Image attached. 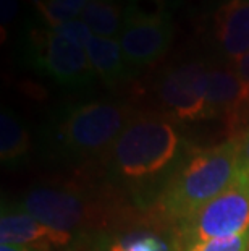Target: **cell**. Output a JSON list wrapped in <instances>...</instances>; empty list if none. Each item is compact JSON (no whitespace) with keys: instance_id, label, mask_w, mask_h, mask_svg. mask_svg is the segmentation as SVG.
<instances>
[{"instance_id":"obj_24","label":"cell","mask_w":249,"mask_h":251,"mask_svg":"<svg viewBox=\"0 0 249 251\" xmlns=\"http://www.w3.org/2000/svg\"><path fill=\"white\" fill-rule=\"evenodd\" d=\"M246 251H249V250H246Z\"/></svg>"},{"instance_id":"obj_17","label":"cell","mask_w":249,"mask_h":251,"mask_svg":"<svg viewBox=\"0 0 249 251\" xmlns=\"http://www.w3.org/2000/svg\"><path fill=\"white\" fill-rule=\"evenodd\" d=\"M249 250V233L228 238H215L191 243L184 251H246Z\"/></svg>"},{"instance_id":"obj_2","label":"cell","mask_w":249,"mask_h":251,"mask_svg":"<svg viewBox=\"0 0 249 251\" xmlns=\"http://www.w3.org/2000/svg\"><path fill=\"white\" fill-rule=\"evenodd\" d=\"M180 143L172 122L157 115H136L109 149L110 167L123 180L152 178L175 161Z\"/></svg>"},{"instance_id":"obj_5","label":"cell","mask_w":249,"mask_h":251,"mask_svg":"<svg viewBox=\"0 0 249 251\" xmlns=\"http://www.w3.org/2000/svg\"><path fill=\"white\" fill-rule=\"evenodd\" d=\"M209 67L188 62L168 70L158 81V99L175 119L194 122L207 119Z\"/></svg>"},{"instance_id":"obj_23","label":"cell","mask_w":249,"mask_h":251,"mask_svg":"<svg viewBox=\"0 0 249 251\" xmlns=\"http://www.w3.org/2000/svg\"><path fill=\"white\" fill-rule=\"evenodd\" d=\"M156 2L163 3L168 10H170V8H175V7H177V5L180 3V0H156Z\"/></svg>"},{"instance_id":"obj_18","label":"cell","mask_w":249,"mask_h":251,"mask_svg":"<svg viewBox=\"0 0 249 251\" xmlns=\"http://www.w3.org/2000/svg\"><path fill=\"white\" fill-rule=\"evenodd\" d=\"M52 29H54L55 33L62 34L63 37H67V39L73 41L75 44L84 47V49H86L88 42L91 41V37H92L91 29H89L88 25L79 18L67 21V23H62V25L55 26V28H52Z\"/></svg>"},{"instance_id":"obj_20","label":"cell","mask_w":249,"mask_h":251,"mask_svg":"<svg viewBox=\"0 0 249 251\" xmlns=\"http://www.w3.org/2000/svg\"><path fill=\"white\" fill-rule=\"evenodd\" d=\"M233 72L236 73V76L241 83L245 105H249V52L233 62Z\"/></svg>"},{"instance_id":"obj_1","label":"cell","mask_w":249,"mask_h":251,"mask_svg":"<svg viewBox=\"0 0 249 251\" xmlns=\"http://www.w3.org/2000/svg\"><path fill=\"white\" fill-rule=\"evenodd\" d=\"M238 180L236 140L203 149L175 174L157 201V214L184 222Z\"/></svg>"},{"instance_id":"obj_22","label":"cell","mask_w":249,"mask_h":251,"mask_svg":"<svg viewBox=\"0 0 249 251\" xmlns=\"http://www.w3.org/2000/svg\"><path fill=\"white\" fill-rule=\"evenodd\" d=\"M0 251H36V250L28 247H20V245H2Z\"/></svg>"},{"instance_id":"obj_4","label":"cell","mask_w":249,"mask_h":251,"mask_svg":"<svg viewBox=\"0 0 249 251\" xmlns=\"http://www.w3.org/2000/svg\"><path fill=\"white\" fill-rule=\"evenodd\" d=\"M188 243L249 233V185L238 178L224 193L181 222Z\"/></svg>"},{"instance_id":"obj_15","label":"cell","mask_w":249,"mask_h":251,"mask_svg":"<svg viewBox=\"0 0 249 251\" xmlns=\"http://www.w3.org/2000/svg\"><path fill=\"white\" fill-rule=\"evenodd\" d=\"M49 28L79 18L89 0H34Z\"/></svg>"},{"instance_id":"obj_12","label":"cell","mask_w":249,"mask_h":251,"mask_svg":"<svg viewBox=\"0 0 249 251\" xmlns=\"http://www.w3.org/2000/svg\"><path fill=\"white\" fill-rule=\"evenodd\" d=\"M86 52L94 73H97L107 84H113L123 79L130 70L118 39L92 34L91 41L86 46Z\"/></svg>"},{"instance_id":"obj_9","label":"cell","mask_w":249,"mask_h":251,"mask_svg":"<svg viewBox=\"0 0 249 251\" xmlns=\"http://www.w3.org/2000/svg\"><path fill=\"white\" fill-rule=\"evenodd\" d=\"M0 238L2 245H20L36 251H50L68 245L73 235L45 226L24 211H10L3 212L0 219Z\"/></svg>"},{"instance_id":"obj_16","label":"cell","mask_w":249,"mask_h":251,"mask_svg":"<svg viewBox=\"0 0 249 251\" xmlns=\"http://www.w3.org/2000/svg\"><path fill=\"white\" fill-rule=\"evenodd\" d=\"M109 251H180L177 240H165L154 233H135L110 245Z\"/></svg>"},{"instance_id":"obj_13","label":"cell","mask_w":249,"mask_h":251,"mask_svg":"<svg viewBox=\"0 0 249 251\" xmlns=\"http://www.w3.org/2000/svg\"><path fill=\"white\" fill-rule=\"evenodd\" d=\"M79 20L88 25L94 36L118 39L125 15L116 0H89L79 15Z\"/></svg>"},{"instance_id":"obj_10","label":"cell","mask_w":249,"mask_h":251,"mask_svg":"<svg viewBox=\"0 0 249 251\" xmlns=\"http://www.w3.org/2000/svg\"><path fill=\"white\" fill-rule=\"evenodd\" d=\"M214 37L220 54L235 62L249 52V0H228L214 15Z\"/></svg>"},{"instance_id":"obj_21","label":"cell","mask_w":249,"mask_h":251,"mask_svg":"<svg viewBox=\"0 0 249 251\" xmlns=\"http://www.w3.org/2000/svg\"><path fill=\"white\" fill-rule=\"evenodd\" d=\"M17 0H2V23H10L17 13Z\"/></svg>"},{"instance_id":"obj_8","label":"cell","mask_w":249,"mask_h":251,"mask_svg":"<svg viewBox=\"0 0 249 251\" xmlns=\"http://www.w3.org/2000/svg\"><path fill=\"white\" fill-rule=\"evenodd\" d=\"M172 37L170 18H125L118 42L130 68H141L165 54Z\"/></svg>"},{"instance_id":"obj_7","label":"cell","mask_w":249,"mask_h":251,"mask_svg":"<svg viewBox=\"0 0 249 251\" xmlns=\"http://www.w3.org/2000/svg\"><path fill=\"white\" fill-rule=\"evenodd\" d=\"M21 207L45 226L70 233L84 227L94 216L84 198L75 191L55 186L33 188L24 196Z\"/></svg>"},{"instance_id":"obj_19","label":"cell","mask_w":249,"mask_h":251,"mask_svg":"<svg viewBox=\"0 0 249 251\" xmlns=\"http://www.w3.org/2000/svg\"><path fill=\"white\" fill-rule=\"evenodd\" d=\"M238 146V178L249 185V130L236 140Z\"/></svg>"},{"instance_id":"obj_14","label":"cell","mask_w":249,"mask_h":251,"mask_svg":"<svg viewBox=\"0 0 249 251\" xmlns=\"http://www.w3.org/2000/svg\"><path fill=\"white\" fill-rule=\"evenodd\" d=\"M29 149V136L18 117L10 110H2L0 115V159L2 162H13L24 156Z\"/></svg>"},{"instance_id":"obj_3","label":"cell","mask_w":249,"mask_h":251,"mask_svg":"<svg viewBox=\"0 0 249 251\" xmlns=\"http://www.w3.org/2000/svg\"><path fill=\"white\" fill-rule=\"evenodd\" d=\"M131 119V109L125 104H83L73 109L62 122L60 138L71 152L97 154L112 148Z\"/></svg>"},{"instance_id":"obj_11","label":"cell","mask_w":249,"mask_h":251,"mask_svg":"<svg viewBox=\"0 0 249 251\" xmlns=\"http://www.w3.org/2000/svg\"><path fill=\"white\" fill-rule=\"evenodd\" d=\"M243 107H245L243 88L233 68H209L207 119L222 117L231 122L240 117Z\"/></svg>"},{"instance_id":"obj_6","label":"cell","mask_w":249,"mask_h":251,"mask_svg":"<svg viewBox=\"0 0 249 251\" xmlns=\"http://www.w3.org/2000/svg\"><path fill=\"white\" fill-rule=\"evenodd\" d=\"M36 65L62 84H83L94 70L84 47L75 44L52 28L33 29L29 36Z\"/></svg>"}]
</instances>
